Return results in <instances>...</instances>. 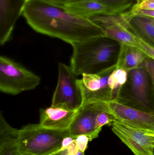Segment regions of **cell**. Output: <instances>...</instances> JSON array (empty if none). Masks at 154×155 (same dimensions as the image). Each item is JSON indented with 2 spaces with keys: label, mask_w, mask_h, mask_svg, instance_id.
<instances>
[{
  "label": "cell",
  "mask_w": 154,
  "mask_h": 155,
  "mask_svg": "<svg viewBox=\"0 0 154 155\" xmlns=\"http://www.w3.org/2000/svg\"><path fill=\"white\" fill-rule=\"evenodd\" d=\"M74 142L77 148L81 152L85 153L87 148L89 142L90 141L87 136L80 135L75 137Z\"/></svg>",
  "instance_id": "22"
},
{
  "label": "cell",
  "mask_w": 154,
  "mask_h": 155,
  "mask_svg": "<svg viewBox=\"0 0 154 155\" xmlns=\"http://www.w3.org/2000/svg\"><path fill=\"white\" fill-rule=\"evenodd\" d=\"M147 56L139 48L121 44L117 67L129 71L140 67Z\"/></svg>",
  "instance_id": "17"
},
{
  "label": "cell",
  "mask_w": 154,
  "mask_h": 155,
  "mask_svg": "<svg viewBox=\"0 0 154 155\" xmlns=\"http://www.w3.org/2000/svg\"><path fill=\"white\" fill-rule=\"evenodd\" d=\"M115 101L154 114V94L150 74L143 66L128 71L127 79Z\"/></svg>",
  "instance_id": "5"
},
{
  "label": "cell",
  "mask_w": 154,
  "mask_h": 155,
  "mask_svg": "<svg viewBox=\"0 0 154 155\" xmlns=\"http://www.w3.org/2000/svg\"><path fill=\"white\" fill-rule=\"evenodd\" d=\"M26 0H0V45L11 39L14 25L23 14Z\"/></svg>",
  "instance_id": "11"
},
{
  "label": "cell",
  "mask_w": 154,
  "mask_h": 155,
  "mask_svg": "<svg viewBox=\"0 0 154 155\" xmlns=\"http://www.w3.org/2000/svg\"><path fill=\"white\" fill-rule=\"evenodd\" d=\"M19 129L12 127L0 113V155H21L16 144Z\"/></svg>",
  "instance_id": "16"
},
{
  "label": "cell",
  "mask_w": 154,
  "mask_h": 155,
  "mask_svg": "<svg viewBox=\"0 0 154 155\" xmlns=\"http://www.w3.org/2000/svg\"><path fill=\"white\" fill-rule=\"evenodd\" d=\"M134 14L140 15L144 16H149L154 18V10H141L132 12Z\"/></svg>",
  "instance_id": "26"
},
{
  "label": "cell",
  "mask_w": 154,
  "mask_h": 155,
  "mask_svg": "<svg viewBox=\"0 0 154 155\" xmlns=\"http://www.w3.org/2000/svg\"><path fill=\"white\" fill-rule=\"evenodd\" d=\"M58 77L52 101L51 106L71 110L79 109L83 105L82 92L77 76L70 66L59 63Z\"/></svg>",
  "instance_id": "7"
},
{
  "label": "cell",
  "mask_w": 154,
  "mask_h": 155,
  "mask_svg": "<svg viewBox=\"0 0 154 155\" xmlns=\"http://www.w3.org/2000/svg\"><path fill=\"white\" fill-rule=\"evenodd\" d=\"M139 39L140 42V47L139 49H141L147 56L151 57L154 59V48L150 46L149 45L147 44L143 41Z\"/></svg>",
  "instance_id": "25"
},
{
  "label": "cell",
  "mask_w": 154,
  "mask_h": 155,
  "mask_svg": "<svg viewBox=\"0 0 154 155\" xmlns=\"http://www.w3.org/2000/svg\"><path fill=\"white\" fill-rule=\"evenodd\" d=\"M69 12L83 18H88L97 15H118L115 10L106 6L97 0H84L63 7Z\"/></svg>",
  "instance_id": "14"
},
{
  "label": "cell",
  "mask_w": 154,
  "mask_h": 155,
  "mask_svg": "<svg viewBox=\"0 0 154 155\" xmlns=\"http://www.w3.org/2000/svg\"><path fill=\"white\" fill-rule=\"evenodd\" d=\"M121 14L130 10L137 0H97Z\"/></svg>",
  "instance_id": "18"
},
{
  "label": "cell",
  "mask_w": 154,
  "mask_h": 155,
  "mask_svg": "<svg viewBox=\"0 0 154 155\" xmlns=\"http://www.w3.org/2000/svg\"><path fill=\"white\" fill-rule=\"evenodd\" d=\"M22 14L28 24L37 32L58 38L71 45L105 36L102 29L89 19L42 0L27 2Z\"/></svg>",
  "instance_id": "1"
},
{
  "label": "cell",
  "mask_w": 154,
  "mask_h": 155,
  "mask_svg": "<svg viewBox=\"0 0 154 155\" xmlns=\"http://www.w3.org/2000/svg\"><path fill=\"white\" fill-rule=\"evenodd\" d=\"M40 78L13 60L0 57V91L16 95L24 91L36 88Z\"/></svg>",
  "instance_id": "6"
},
{
  "label": "cell",
  "mask_w": 154,
  "mask_h": 155,
  "mask_svg": "<svg viewBox=\"0 0 154 155\" xmlns=\"http://www.w3.org/2000/svg\"><path fill=\"white\" fill-rule=\"evenodd\" d=\"M129 15L124 21L112 24L100 26L105 37L112 39L121 44L128 46L140 47L138 37L132 32L128 24Z\"/></svg>",
  "instance_id": "13"
},
{
  "label": "cell",
  "mask_w": 154,
  "mask_h": 155,
  "mask_svg": "<svg viewBox=\"0 0 154 155\" xmlns=\"http://www.w3.org/2000/svg\"><path fill=\"white\" fill-rule=\"evenodd\" d=\"M58 155H85V153L81 152L77 148L74 142L68 147L61 150Z\"/></svg>",
  "instance_id": "23"
},
{
  "label": "cell",
  "mask_w": 154,
  "mask_h": 155,
  "mask_svg": "<svg viewBox=\"0 0 154 155\" xmlns=\"http://www.w3.org/2000/svg\"><path fill=\"white\" fill-rule=\"evenodd\" d=\"M131 12L128 19L130 30L139 39L154 48V18Z\"/></svg>",
  "instance_id": "15"
},
{
  "label": "cell",
  "mask_w": 154,
  "mask_h": 155,
  "mask_svg": "<svg viewBox=\"0 0 154 155\" xmlns=\"http://www.w3.org/2000/svg\"><path fill=\"white\" fill-rule=\"evenodd\" d=\"M144 132L146 135L151 136L153 137H154V132Z\"/></svg>",
  "instance_id": "27"
},
{
  "label": "cell",
  "mask_w": 154,
  "mask_h": 155,
  "mask_svg": "<svg viewBox=\"0 0 154 155\" xmlns=\"http://www.w3.org/2000/svg\"><path fill=\"white\" fill-rule=\"evenodd\" d=\"M79 110V109H78ZM78 110L51 106L39 110V124L42 127L58 131H68Z\"/></svg>",
  "instance_id": "12"
},
{
  "label": "cell",
  "mask_w": 154,
  "mask_h": 155,
  "mask_svg": "<svg viewBox=\"0 0 154 155\" xmlns=\"http://www.w3.org/2000/svg\"><path fill=\"white\" fill-rule=\"evenodd\" d=\"M114 119V117L107 112L104 111H100L96 119V133L99 135L104 126H111Z\"/></svg>",
  "instance_id": "19"
},
{
  "label": "cell",
  "mask_w": 154,
  "mask_h": 155,
  "mask_svg": "<svg viewBox=\"0 0 154 155\" xmlns=\"http://www.w3.org/2000/svg\"></svg>",
  "instance_id": "30"
},
{
  "label": "cell",
  "mask_w": 154,
  "mask_h": 155,
  "mask_svg": "<svg viewBox=\"0 0 154 155\" xmlns=\"http://www.w3.org/2000/svg\"><path fill=\"white\" fill-rule=\"evenodd\" d=\"M141 10H154V0H137L130 9L132 12Z\"/></svg>",
  "instance_id": "20"
},
{
  "label": "cell",
  "mask_w": 154,
  "mask_h": 155,
  "mask_svg": "<svg viewBox=\"0 0 154 155\" xmlns=\"http://www.w3.org/2000/svg\"><path fill=\"white\" fill-rule=\"evenodd\" d=\"M42 1L50 4L63 8L66 5L76 3L84 0H42Z\"/></svg>",
  "instance_id": "24"
},
{
  "label": "cell",
  "mask_w": 154,
  "mask_h": 155,
  "mask_svg": "<svg viewBox=\"0 0 154 155\" xmlns=\"http://www.w3.org/2000/svg\"><path fill=\"white\" fill-rule=\"evenodd\" d=\"M26 2H29V1H30V0H26Z\"/></svg>",
  "instance_id": "28"
},
{
  "label": "cell",
  "mask_w": 154,
  "mask_h": 155,
  "mask_svg": "<svg viewBox=\"0 0 154 155\" xmlns=\"http://www.w3.org/2000/svg\"><path fill=\"white\" fill-rule=\"evenodd\" d=\"M102 111H105L129 126L145 132H154V114L143 112L116 101L99 102Z\"/></svg>",
  "instance_id": "8"
},
{
  "label": "cell",
  "mask_w": 154,
  "mask_h": 155,
  "mask_svg": "<svg viewBox=\"0 0 154 155\" xmlns=\"http://www.w3.org/2000/svg\"><path fill=\"white\" fill-rule=\"evenodd\" d=\"M70 67L77 76L95 74L116 65L121 44L105 36L71 45Z\"/></svg>",
  "instance_id": "2"
},
{
  "label": "cell",
  "mask_w": 154,
  "mask_h": 155,
  "mask_svg": "<svg viewBox=\"0 0 154 155\" xmlns=\"http://www.w3.org/2000/svg\"><path fill=\"white\" fill-rule=\"evenodd\" d=\"M140 66L144 67L150 74L154 94V59L147 56Z\"/></svg>",
  "instance_id": "21"
},
{
  "label": "cell",
  "mask_w": 154,
  "mask_h": 155,
  "mask_svg": "<svg viewBox=\"0 0 154 155\" xmlns=\"http://www.w3.org/2000/svg\"><path fill=\"white\" fill-rule=\"evenodd\" d=\"M101 111L97 102L83 105L68 130L69 136H87L90 142L98 137L96 130V119Z\"/></svg>",
  "instance_id": "10"
},
{
  "label": "cell",
  "mask_w": 154,
  "mask_h": 155,
  "mask_svg": "<svg viewBox=\"0 0 154 155\" xmlns=\"http://www.w3.org/2000/svg\"><path fill=\"white\" fill-rule=\"evenodd\" d=\"M111 127L113 133L135 155H154L153 137L115 119Z\"/></svg>",
  "instance_id": "9"
},
{
  "label": "cell",
  "mask_w": 154,
  "mask_h": 155,
  "mask_svg": "<svg viewBox=\"0 0 154 155\" xmlns=\"http://www.w3.org/2000/svg\"><path fill=\"white\" fill-rule=\"evenodd\" d=\"M68 131L44 128L39 124H29L19 129L16 140L21 155H55L60 151Z\"/></svg>",
  "instance_id": "4"
},
{
  "label": "cell",
  "mask_w": 154,
  "mask_h": 155,
  "mask_svg": "<svg viewBox=\"0 0 154 155\" xmlns=\"http://www.w3.org/2000/svg\"><path fill=\"white\" fill-rule=\"evenodd\" d=\"M128 72L117 65L95 74H84L78 79L83 97V105L116 99L127 81Z\"/></svg>",
  "instance_id": "3"
},
{
  "label": "cell",
  "mask_w": 154,
  "mask_h": 155,
  "mask_svg": "<svg viewBox=\"0 0 154 155\" xmlns=\"http://www.w3.org/2000/svg\"><path fill=\"white\" fill-rule=\"evenodd\" d=\"M55 155H58V153L57 154Z\"/></svg>",
  "instance_id": "29"
}]
</instances>
